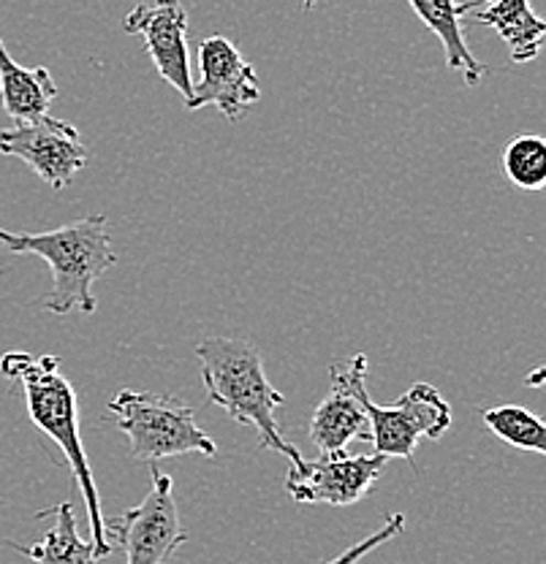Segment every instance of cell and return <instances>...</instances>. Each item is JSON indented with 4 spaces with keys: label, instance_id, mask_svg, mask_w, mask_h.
I'll use <instances>...</instances> for the list:
<instances>
[{
    "label": "cell",
    "instance_id": "obj_20",
    "mask_svg": "<svg viewBox=\"0 0 546 564\" xmlns=\"http://www.w3.org/2000/svg\"><path fill=\"white\" fill-rule=\"evenodd\" d=\"M313 6H315V0H302V11H304V14H308V11L313 9Z\"/></svg>",
    "mask_w": 546,
    "mask_h": 564
},
{
    "label": "cell",
    "instance_id": "obj_16",
    "mask_svg": "<svg viewBox=\"0 0 546 564\" xmlns=\"http://www.w3.org/2000/svg\"><path fill=\"white\" fill-rule=\"evenodd\" d=\"M481 421L486 423L492 434L511 448L531 451V454H546V426L536 413L520 404H503V408H490L481 413Z\"/></svg>",
    "mask_w": 546,
    "mask_h": 564
},
{
    "label": "cell",
    "instance_id": "obj_2",
    "mask_svg": "<svg viewBox=\"0 0 546 564\" xmlns=\"http://www.w3.org/2000/svg\"><path fill=\"white\" fill-rule=\"evenodd\" d=\"M0 247L14 256H39L52 269V291L41 299L46 313L68 315L74 310L93 315L98 299L93 285L115 269L117 252L111 250L109 223L104 215L82 217L55 231L17 234L0 228Z\"/></svg>",
    "mask_w": 546,
    "mask_h": 564
},
{
    "label": "cell",
    "instance_id": "obj_13",
    "mask_svg": "<svg viewBox=\"0 0 546 564\" xmlns=\"http://www.w3.org/2000/svg\"><path fill=\"white\" fill-rule=\"evenodd\" d=\"M57 85L46 68H25L9 55L0 39V101L14 122H36L50 117Z\"/></svg>",
    "mask_w": 546,
    "mask_h": 564
},
{
    "label": "cell",
    "instance_id": "obj_14",
    "mask_svg": "<svg viewBox=\"0 0 546 564\" xmlns=\"http://www.w3.org/2000/svg\"><path fill=\"white\" fill-rule=\"evenodd\" d=\"M473 22L495 28L516 66L533 63L542 52L546 22L531 9V0H486L481 9H475Z\"/></svg>",
    "mask_w": 546,
    "mask_h": 564
},
{
    "label": "cell",
    "instance_id": "obj_12",
    "mask_svg": "<svg viewBox=\"0 0 546 564\" xmlns=\"http://www.w3.org/2000/svg\"><path fill=\"white\" fill-rule=\"evenodd\" d=\"M370 437L373 432H370L367 413L356 393L340 380H332V391L310 415V440L319 454H338L349 448L354 440L370 443Z\"/></svg>",
    "mask_w": 546,
    "mask_h": 564
},
{
    "label": "cell",
    "instance_id": "obj_19",
    "mask_svg": "<svg viewBox=\"0 0 546 564\" xmlns=\"http://www.w3.org/2000/svg\"><path fill=\"white\" fill-rule=\"evenodd\" d=\"M542 383H544V369L536 367V372H533L531 378H527V386H542Z\"/></svg>",
    "mask_w": 546,
    "mask_h": 564
},
{
    "label": "cell",
    "instance_id": "obj_7",
    "mask_svg": "<svg viewBox=\"0 0 546 564\" xmlns=\"http://www.w3.org/2000/svg\"><path fill=\"white\" fill-rule=\"evenodd\" d=\"M384 454H321L319 458H299L289 464L286 491L299 505H332L349 508L378 484L386 467Z\"/></svg>",
    "mask_w": 546,
    "mask_h": 564
},
{
    "label": "cell",
    "instance_id": "obj_9",
    "mask_svg": "<svg viewBox=\"0 0 546 564\" xmlns=\"http://www.w3.org/2000/svg\"><path fill=\"white\" fill-rule=\"evenodd\" d=\"M199 68H202V79L193 85L191 98H185L188 111L215 106L226 120L234 122L243 120L250 106L261 101L256 68L223 35H210L202 41Z\"/></svg>",
    "mask_w": 546,
    "mask_h": 564
},
{
    "label": "cell",
    "instance_id": "obj_4",
    "mask_svg": "<svg viewBox=\"0 0 546 564\" xmlns=\"http://www.w3.org/2000/svg\"><path fill=\"white\" fill-rule=\"evenodd\" d=\"M332 380H340L356 393L370 421V443L375 454L386 458L414 462L419 440H440L451 426V404L438 393L436 386L414 383L395 404H378L370 399L367 375L370 361L364 352H354L345 361L332 364Z\"/></svg>",
    "mask_w": 546,
    "mask_h": 564
},
{
    "label": "cell",
    "instance_id": "obj_17",
    "mask_svg": "<svg viewBox=\"0 0 546 564\" xmlns=\"http://www.w3.org/2000/svg\"><path fill=\"white\" fill-rule=\"evenodd\" d=\"M503 174L520 191L538 193L546 187V141L542 137H516L503 150Z\"/></svg>",
    "mask_w": 546,
    "mask_h": 564
},
{
    "label": "cell",
    "instance_id": "obj_3",
    "mask_svg": "<svg viewBox=\"0 0 546 564\" xmlns=\"http://www.w3.org/2000/svg\"><path fill=\"white\" fill-rule=\"evenodd\" d=\"M196 358L210 402L226 410L237 423H250L258 434V448L278 451L289 464L302 458L297 445L280 432L278 410L286 404V397L269 383L261 352L250 339L207 337L196 345Z\"/></svg>",
    "mask_w": 546,
    "mask_h": 564
},
{
    "label": "cell",
    "instance_id": "obj_18",
    "mask_svg": "<svg viewBox=\"0 0 546 564\" xmlns=\"http://www.w3.org/2000/svg\"><path fill=\"white\" fill-rule=\"evenodd\" d=\"M403 529H405V516L403 513L386 516L384 527L375 529L373 534H367V538L360 540V543H354V545H351V549H345L343 554L334 556V560L326 562V564H356V562L362 560V556L373 554L375 549H381V545H384V543L395 540L397 534H403Z\"/></svg>",
    "mask_w": 546,
    "mask_h": 564
},
{
    "label": "cell",
    "instance_id": "obj_11",
    "mask_svg": "<svg viewBox=\"0 0 546 564\" xmlns=\"http://www.w3.org/2000/svg\"><path fill=\"white\" fill-rule=\"evenodd\" d=\"M484 3L486 0H408L414 14L443 44L446 68L460 70L468 87H475L490 74V68L465 44V17Z\"/></svg>",
    "mask_w": 546,
    "mask_h": 564
},
{
    "label": "cell",
    "instance_id": "obj_1",
    "mask_svg": "<svg viewBox=\"0 0 546 564\" xmlns=\"http://www.w3.org/2000/svg\"><path fill=\"white\" fill-rule=\"evenodd\" d=\"M0 375L17 380L25 393V408L31 421L41 432L63 451L68 467L74 469V478L79 484L82 497H85L87 521L93 532V549L98 560L109 556L115 545L107 538V519L101 510V497H98L96 480H93L90 458L85 454L79 434V404H76V391L63 378L61 358L57 356H31L25 350H11L0 358Z\"/></svg>",
    "mask_w": 546,
    "mask_h": 564
},
{
    "label": "cell",
    "instance_id": "obj_5",
    "mask_svg": "<svg viewBox=\"0 0 546 564\" xmlns=\"http://www.w3.org/2000/svg\"><path fill=\"white\" fill-rule=\"evenodd\" d=\"M104 423L120 429L139 462H161L185 454L218 456V445L196 423L191 404L178 397L122 388L109 402Z\"/></svg>",
    "mask_w": 546,
    "mask_h": 564
},
{
    "label": "cell",
    "instance_id": "obj_6",
    "mask_svg": "<svg viewBox=\"0 0 546 564\" xmlns=\"http://www.w3.org/2000/svg\"><path fill=\"white\" fill-rule=\"evenodd\" d=\"M150 491L137 508L107 521V538L126 551V564H167L188 540L180 527L172 478L152 467Z\"/></svg>",
    "mask_w": 546,
    "mask_h": 564
},
{
    "label": "cell",
    "instance_id": "obj_8",
    "mask_svg": "<svg viewBox=\"0 0 546 564\" xmlns=\"http://www.w3.org/2000/svg\"><path fill=\"white\" fill-rule=\"evenodd\" d=\"M0 155L17 158L31 166L52 191H66L74 176L87 166V147L82 144L76 126L55 117L3 128Z\"/></svg>",
    "mask_w": 546,
    "mask_h": 564
},
{
    "label": "cell",
    "instance_id": "obj_15",
    "mask_svg": "<svg viewBox=\"0 0 546 564\" xmlns=\"http://www.w3.org/2000/svg\"><path fill=\"white\" fill-rule=\"evenodd\" d=\"M44 516L55 519L50 532L36 545L9 543L11 549L20 551L22 556H28V560H33L36 564H98L93 540H85L79 534V529H76L74 505L68 499L57 502L55 508L41 510L39 519H44Z\"/></svg>",
    "mask_w": 546,
    "mask_h": 564
},
{
    "label": "cell",
    "instance_id": "obj_10",
    "mask_svg": "<svg viewBox=\"0 0 546 564\" xmlns=\"http://www.w3.org/2000/svg\"><path fill=\"white\" fill-rule=\"evenodd\" d=\"M122 31L144 39L147 55L161 79H167L182 98H191V52H188V14L182 0H150L131 9Z\"/></svg>",
    "mask_w": 546,
    "mask_h": 564
}]
</instances>
